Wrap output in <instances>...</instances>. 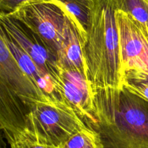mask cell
I'll return each instance as SVG.
<instances>
[{
	"instance_id": "cell-1",
	"label": "cell",
	"mask_w": 148,
	"mask_h": 148,
	"mask_svg": "<svg viewBox=\"0 0 148 148\" xmlns=\"http://www.w3.org/2000/svg\"><path fill=\"white\" fill-rule=\"evenodd\" d=\"M119 0H91L82 52L87 81L92 96L120 90L126 73L121 57L116 12Z\"/></svg>"
},
{
	"instance_id": "cell-2",
	"label": "cell",
	"mask_w": 148,
	"mask_h": 148,
	"mask_svg": "<svg viewBox=\"0 0 148 148\" xmlns=\"http://www.w3.org/2000/svg\"><path fill=\"white\" fill-rule=\"evenodd\" d=\"M102 148H148V100L125 87L92 96Z\"/></svg>"
},
{
	"instance_id": "cell-3",
	"label": "cell",
	"mask_w": 148,
	"mask_h": 148,
	"mask_svg": "<svg viewBox=\"0 0 148 148\" xmlns=\"http://www.w3.org/2000/svg\"><path fill=\"white\" fill-rule=\"evenodd\" d=\"M51 100L19 66L0 24V129L10 145L25 133L32 107Z\"/></svg>"
},
{
	"instance_id": "cell-4",
	"label": "cell",
	"mask_w": 148,
	"mask_h": 148,
	"mask_svg": "<svg viewBox=\"0 0 148 148\" xmlns=\"http://www.w3.org/2000/svg\"><path fill=\"white\" fill-rule=\"evenodd\" d=\"M86 126L66 100L56 99L38 102L32 107L23 136L38 143L59 147Z\"/></svg>"
},
{
	"instance_id": "cell-5",
	"label": "cell",
	"mask_w": 148,
	"mask_h": 148,
	"mask_svg": "<svg viewBox=\"0 0 148 148\" xmlns=\"http://www.w3.org/2000/svg\"><path fill=\"white\" fill-rule=\"evenodd\" d=\"M7 14L34 32L58 57L70 14L62 3L57 0H31Z\"/></svg>"
},
{
	"instance_id": "cell-6",
	"label": "cell",
	"mask_w": 148,
	"mask_h": 148,
	"mask_svg": "<svg viewBox=\"0 0 148 148\" xmlns=\"http://www.w3.org/2000/svg\"><path fill=\"white\" fill-rule=\"evenodd\" d=\"M0 24L4 32L29 55L38 68L54 82L59 97L64 99L57 57L30 29L7 13L0 12Z\"/></svg>"
},
{
	"instance_id": "cell-7",
	"label": "cell",
	"mask_w": 148,
	"mask_h": 148,
	"mask_svg": "<svg viewBox=\"0 0 148 148\" xmlns=\"http://www.w3.org/2000/svg\"><path fill=\"white\" fill-rule=\"evenodd\" d=\"M116 18L126 76L148 75L147 48L143 26L131 15L121 10L119 4Z\"/></svg>"
},
{
	"instance_id": "cell-8",
	"label": "cell",
	"mask_w": 148,
	"mask_h": 148,
	"mask_svg": "<svg viewBox=\"0 0 148 148\" xmlns=\"http://www.w3.org/2000/svg\"><path fill=\"white\" fill-rule=\"evenodd\" d=\"M60 82L64 99L91 129L96 123V120L92 94L85 76L75 71L60 68Z\"/></svg>"
},
{
	"instance_id": "cell-9",
	"label": "cell",
	"mask_w": 148,
	"mask_h": 148,
	"mask_svg": "<svg viewBox=\"0 0 148 148\" xmlns=\"http://www.w3.org/2000/svg\"><path fill=\"white\" fill-rule=\"evenodd\" d=\"M86 30L76 18L69 14L65 28V36L57 57L60 68L75 71L86 75V68L82 52V42Z\"/></svg>"
},
{
	"instance_id": "cell-10",
	"label": "cell",
	"mask_w": 148,
	"mask_h": 148,
	"mask_svg": "<svg viewBox=\"0 0 148 148\" xmlns=\"http://www.w3.org/2000/svg\"><path fill=\"white\" fill-rule=\"evenodd\" d=\"M1 30L9 49H10L12 54L15 58L19 66L21 68L23 72L37 86H38L43 91V93L48 97L51 100L61 99L58 93L57 88L51 78L40 71L36 63L33 62V59L29 57V55L14 41L3 30L2 28Z\"/></svg>"
},
{
	"instance_id": "cell-11",
	"label": "cell",
	"mask_w": 148,
	"mask_h": 148,
	"mask_svg": "<svg viewBox=\"0 0 148 148\" xmlns=\"http://www.w3.org/2000/svg\"><path fill=\"white\" fill-rule=\"evenodd\" d=\"M58 148H102L96 132L86 126L72 135Z\"/></svg>"
},
{
	"instance_id": "cell-12",
	"label": "cell",
	"mask_w": 148,
	"mask_h": 148,
	"mask_svg": "<svg viewBox=\"0 0 148 148\" xmlns=\"http://www.w3.org/2000/svg\"><path fill=\"white\" fill-rule=\"evenodd\" d=\"M119 7L143 26H148V0H119Z\"/></svg>"
},
{
	"instance_id": "cell-13",
	"label": "cell",
	"mask_w": 148,
	"mask_h": 148,
	"mask_svg": "<svg viewBox=\"0 0 148 148\" xmlns=\"http://www.w3.org/2000/svg\"><path fill=\"white\" fill-rule=\"evenodd\" d=\"M63 4L68 12L77 20V21L86 29L89 17L90 5L79 0H57Z\"/></svg>"
},
{
	"instance_id": "cell-14",
	"label": "cell",
	"mask_w": 148,
	"mask_h": 148,
	"mask_svg": "<svg viewBox=\"0 0 148 148\" xmlns=\"http://www.w3.org/2000/svg\"><path fill=\"white\" fill-rule=\"evenodd\" d=\"M11 148H58L38 143L27 136H21L10 144Z\"/></svg>"
},
{
	"instance_id": "cell-15",
	"label": "cell",
	"mask_w": 148,
	"mask_h": 148,
	"mask_svg": "<svg viewBox=\"0 0 148 148\" xmlns=\"http://www.w3.org/2000/svg\"><path fill=\"white\" fill-rule=\"evenodd\" d=\"M31 0H0V12L12 13Z\"/></svg>"
},
{
	"instance_id": "cell-16",
	"label": "cell",
	"mask_w": 148,
	"mask_h": 148,
	"mask_svg": "<svg viewBox=\"0 0 148 148\" xmlns=\"http://www.w3.org/2000/svg\"><path fill=\"white\" fill-rule=\"evenodd\" d=\"M79 1H82V2H83V3H85V4L90 5V2L91 0H79Z\"/></svg>"
},
{
	"instance_id": "cell-17",
	"label": "cell",
	"mask_w": 148,
	"mask_h": 148,
	"mask_svg": "<svg viewBox=\"0 0 148 148\" xmlns=\"http://www.w3.org/2000/svg\"><path fill=\"white\" fill-rule=\"evenodd\" d=\"M1 132H2V131H1V129H0V148H2L1 147V142H2V139H1Z\"/></svg>"
}]
</instances>
